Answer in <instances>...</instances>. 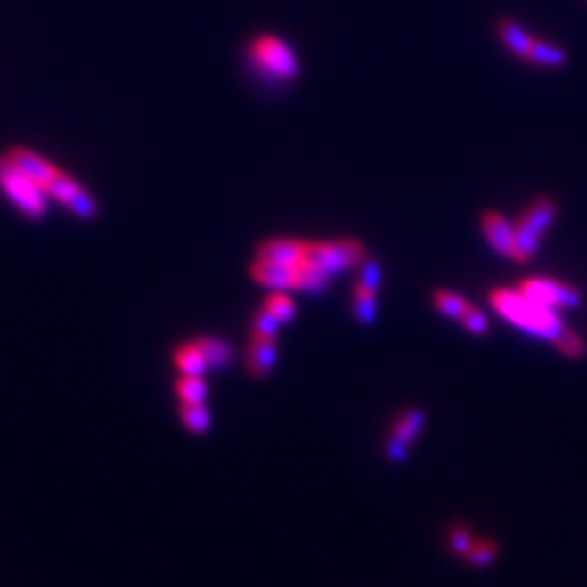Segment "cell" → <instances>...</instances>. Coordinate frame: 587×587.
<instances>
[{
	"instance_id": "obj_1",
	"label": "cell",
	"mask_w": 587,
	"mask_h": 587,
	"mask_svg": "<svg viewBox=\"0 0 587 587\" xmlns=\"http://www.w3.org/2000/svg\"><path fill=\"white\" fill-rule=\"evenodd\" d=\"M490 300L498 314L510 318L518 327L552 339V342L564 350L566 355H570V357L583 355L581 339L576 338L549 307H544V305L526 298L522 292H510V289H494V292L490 294Z\"/></svg>"
},
{
	"instance_id": "obj_2",
	"label": "cell",
	"mask_w": 587,
	"mask_h": 587,
	"mask_svg": "<svg viewBox=\"0 0 587 587\" xmlns=\"http://www.w3.org/2000/svg\"><path fill=\"white\" fill-rule=\"evenodd\" d=\"M0 190L29 218L37 220L46 214V192L29 179L7 155L0 157Z\"/></svg>"
},
{
	"instance_id": "obj_3",
	"label": "cell",
	"mask_w": 587,
	"mask_h": 587,
	"mask_svg": "<svg viewBox=\"0 0 587 587\" xmlns=\"http://www.w3.org/2000/svg\"><path fill=\"white\" fill-rule=\"evenodd\" d=\"M557 216V202L552 199L535 200L525 214L518 218L514 226V259L516 261H529L533 253L540 246L542 235L549 229Z\"/></svg>"
},
{
	"instance_id": "obj_4",
	"label": "cell",
	"mask_w": 587,
	"mask_h": 587,
	"mask_svg": "<svg viewBox=\"0 0 587 587\" xmlns=\"http://www.w3.org/2000/svg\"><path fill=\"white\" fill-rule=\"evenodd\" d=\"M250 59L255 66L276 81H294L298 77V59L294 51L274 36H261L250 44Z\"/></svg>"
},
{
	"instance_id": "obj_5",
	"label": "cell",
	"mask_w": 587,
	"mask_h": 587,
	"mask_svg": "<svg viewBox=\"0 0 587 587\" xmlns=\"http://www.w3.org/2000/svg\"><path fill=\"white\" fill-rule=\"evenodd\" d=\"M363 259H366V250L355 240L318 241V244L307 246L309 264L327 273L329 276L355 268V265H362Z\"/></svg>"
},
{
	"instance_id": "obj_6",
	"label": "cell",
	"mask_w": 587,
	"mask_h": 587,
	"mask_svg": "<svg viewBox=\"0 0 587 587\" xmlns=\"http://www.w3.org/2000/svg\"><path fill=\"white\" fill-rule=\"evenodd\" d=\"M46 196H53V199L66 205L72 214H77L78 218H94L98 211L96 200L92 199L90 192L83 190L77 181L70 179L63 172H57L51 181H48L46 187H44Z\"/></svg>"
},
{
	"instance_id": "obj_7",
	"label": "cell",
	"mask_w": 587,
	"mask_h": 587,
	"mask_svg": "<svg viewBox=\"0 0 587 587\" xmlns=\"http://www.w3.org/2000/svg\"><path fill=\"white\" fill-rule=\"evenodd\" d=\"M520 292L526 298L544 305V307H575L579 305L581 294L572 285L557 283L549 279H529L520 285Z\"/></svg>"
},
{
	"instance_id": "obj_8",
	"label": "cell",
	"mask_w": 587,
	"mask_h": 587,
	"mask_svg": "<svg viewBox=\"0 0 587 587\" xmlns=\"http://www.w3.org/2000/svg\"><path fill=\"white\" fill-rule=\"evenodd\" d=\"M307 246L309 244L305 241L296 240H268L259 246L257 259L288 265V268H300L307 261Z\"/></svg>"
},
{
	"instance_id": "obj_9",
	"label": "cell",
	"mask_w": 587,
	"mask_h": 587,
	"mask_svg": "<svg viewBox=\"0 0 587 587\" xmlns=\"http://www.w3.org/2000/svg\"><path fill=\"white\" fill-rule=\"evenodd\" d=\"M7 157L12 159L13 166H18L20 170L29 176V179H33L42 187H46L48 181L59 172L55 166L48 164L46 159H42V157L36 155V152L27 151V148H12V151L7 152Z\"/></svg>"
},
{
	"instance_id": "obj_10",
	"label": "cell",
	"mask_w": 587,
	"mask_h": 587,
	"mask_svg": "<svg viewBox=\"0 0 587 587\" xmlns=\"http://www.w3.org/2000/svg\"><path fill=\"white\" fill-rule=\"evenodd\" d=\"M481 226L485 231L487 240L490 244L494 246L501 255H510L514 257V226L510 224L501 214H494V211H487L485 216L481 218Z\"/></svg>"
},
{
	"instance_id": "obj_11",
	"label": "cell",
	"mask_w": 587,
	"mask_h": 587,
	"mask_svg": "<svg viewBox=\"0 0 587 587\" xmlns=\"http://www.w3.org/2000/svg\"><path fill=\"white\" fill-rule=\"evenodd\" d=\"M276 355H279L276 338L250 339L249 353H246V368L255 379H264L274 368Z\"/></svg>"
},
{
	"instance_id": "obj_12",
	"label": "cell",
	"mask_w": 587,
	"mask_h": 587,
	"mask_svg": "<svg viewBox=\"0 0 587 587\" xmlns=\"http://www.w3.org/2000/svg\"><path fill=\"white\" fill-rule=\"evenodd\" d=\"M296 270L298 268H288V265L270 264V261L257 259L253 264V276L265 288L274 289H296Z\"/></svg>"
},
{
	"instance_id": "obj_13",
	"label": "cell",
	"mask_w": 587,
	"mask_h": 587,
	"mask_svg": "<svg viewBox=\"0 0 587 587\" xmlns=\"http://www.w3.org/2000/svg\"><path fill=\"white\" fill-rule=\"evenodd\" d=\"M498 37L502 39V44H505L514 55L529 59L533 37L526 31H522L514 20H507V18L498 20Z\"/></svg>"
},
{
	"instance_id": "obj_14",
	"label": "cell",
	"mask_w": 587,
	"mask_h": 587,
	"mask_svg": "<svg viewBox=\"0 0 587 587\" xmlns=\"http://www.w3.org/2000/svg\"><path fill=\"white\" fill-rule=\"evenodd\" d=\"M196 346L200 348L202 357H205L207 368L209 370H220L226 368L231 362H233V348L226 339L220 338H199L194 339Z\"/></svg>"
},
{
	"instance_id": "obj_15",
	"label": "cell",
	"mask_w": 587,
	"mask_h": 587,
	"mask_svg": "<svg viewBox=\"0 0 587 587\" xmlns=\"http://www.w3.org/2000/svg\"><path fill=\"white\" fill-rule=\"evenodd\" d=\"M175 366L181 374H187V377H202V374L209 370L200 348L196 346V342L181 344V346L175 350Z\"/></svg>"
},
{
	"instance_id": "obj_16",
	"label": "cell",
	"mask_w": 587,
	"mask_h": 587,
	"mask_svg": "<svg viewBox=\"0 0 587 587\" xmlns=\"http://www.w3.org/2000/svg\"><path fill=\"white\" fill-rule=\"evenodd\" d=\"M207 394H209V387H207L202 377H187V374H183V377L176 381V396H179L181 404L205 403Z\"/></svg>"
},
{
	"instance_id": "obj_17",
	"label": "cell",
	"mask_w": 587,
	"mask_h": 587,
	"mask_svg": "<svg viewBox=\"0 0 587 587\" xmlns=\"http://www.w3.org/2000/svg\"><path fill=\"white\" fill-rule=\"evenodd\" d=\"M566 59L568 57H566V53L561 51V48L550 46V44L542 42V39H533V46L526 61L537 63V66H544V68H559L564 66Z\"/></svg>"
},
{
	"instance_id": "obj_18",
	"label": "cell",
	"mask_w": 587,
	"mask_h": 587,
	"mask_svg": "<svg viewBox=\"0 0 587 587\" xmlns=\"http://www.w3.org/2000/svg\"><path fill=\"white\" fill-rule=\"evenodd\" d=\"M422 427L424 413L420 409H409V412H404L396 420V424H394V437H398V440H403L404 444H412L418 437V433L422 431Z\"/></svg>"
},
{
	"instance_id": "obj_19",
	"label": "cell",
	"mask_w": 587,
	"mask_h": 587,
	"mask_svg": "<svg viewBox=\"0 0 587 587\" xmlns=\"http://www.w3.org/2000/svg\"><path fill=\"white\" fill-rule=\"evenodd\" d=\"M330 276L322 273L320 268L305 261L298 270H296V289H305V292H320L329 285Z\"/></svg>"
},
{
	"instance_id": "obj_20",
	"label": "cell",
	"mask_w": 587,
	"mask_h": 587,
	"mask_svg": "<svg viewBox=\"0 0 587 587\" xmlns=\"http://www.w3.org/2000/svg\"><path fill=\"white\" fill-rule=\"evenodd\" d=\"M181 420H183L185 428L192 433H205L211 427V413L205 407V403L200 404H181L179 409Z\"/></svg>"
},
{
	"instance_id": "obj_21",
	"label": "cell",
	"mask_w": 587,
	"mask_h": 587,
	"mask_svg": "<svg viewBox=\"0 0 587 587\" xmlns=\"http://www.w3.org/2000/svg\"><path fill=\"white\" fill-rule=\"evenodd\" d=\"M353 312H355V318H357L359 322H363V324L372 322L374 315H377V296H374L372 289L363 288V285L357 283V288H355Z\"/></svg>"
},
{
	"instance_id": "obj_22",
	"label": "cell",
	"mask_w": 587,
	"mask_h": 587,
	"mask_svg": "<svg viewBox=\"0 0 587 587\" xmlns=\"http://www.w3.org/2000/svg\"><path fill=\"white\" fill-rule=\"evenodd\" d=\"M281 322L265 307H261L253 318V327H250V339H270L276 338Z\"/></svg>"
},
{
	"instance_id": "obj_23",
	"label": "cell",
	"mask_w": 587,
	"mask_h": 587,
	"mask_svg": "<svg viewBox=\"0 0 587 587\" xmlns=\"http://www.w3.org/2000/svg\"><path fill=\"white\" fill-rule=\"evenodd\" d=\"M433 300H436V307L440 309L444 315H451V318H463V314L468 312L470 305L461 298V296L452 294V292H436L433 294Z\"/></svg>"
},
{
	"instance_id": "obj_24",
	"label": "cell",
	"mask_w": 587,
	"mask_h": 587,
	"mask_svg": "<svg viewBox=\"0 0 587 587\" xmlns=\"http://www.w3.org/2000/svg\"><path fill=\"white\" fill-rule=\"evenodd\" d=\"M264 307L268 309V312L273 314L279 322H288V320H292L296 315L294 300L288 298L285 294H273L268 300H265Z\"/></svg>"
},
{
	"instance_id": "obj_25",
	"label": "cell",
	"mask_w": 587,
	"mask_h": 587,
	"mask_svg": "<svg viewBox=\"0 0 587 587\" xmlns=\"http://www.w3.org/2000/svg\"><path fill=\"white\" fill-rule=\"evenodd\" d=\"M379 283H381V268H379V264L372 259H363L362 274H359V285H363V288L377 292Z\"/></svg>"
},
{
	"instance_id": "obj_26",
	"label": "cell",
	"mask_w": 587,
	"mask_h": 587,
	"mask_svg": "<svg viewBox=\"0 0 587 587\" xmlns=\"http://www.w3.org/2000/svg\"><path fill=\"white\" fill-rule=\"evenodd\" d=\"M496 555V546L492 542H483V544L472 546L470 552H468V561L472 566H487Z\"/></svg>"
},
{
	"instance_id": "obj_27",
	"label": "cell",
	"mask_w": 587,
	"mask_h": 587,
	"mask_svg": "<svg viewBox=\"0 0 587 587\" xmlns=\"http://www.w3.org/2000/svg\"><path fill=\"white\" fill-rule=\"evenodd\" d=\"M461 322H463V327H466L468 330H470V333H475V335H481V333H485V330H487L485 315L478 312L477 307H472V305L468 307V312L463 314Z\"/></svg>"
},
{
	"instance_id": "obj_28",
	"label": "cell",
	"mask_w": 587,
	"mask_h": 587,
	"mask_svg": "<svg viewBox=\"0 0 587 587\" xmlns=\"http://www.w3.org/2000/svg\"><path fill=\"white\" fill-rule=\"evenodd\" d=\"M451 546L457 555L468 557V552L472 549V542H470V533H468L466 526H455V529L451 531Z\"/></svg>"
},
{
	"instance_id": "obj_29",
	"label": "cell",
	"mask_w": 587,
	"mask_h": 587,
	"mask_svg": "<svg viewBox=\"0 0 587 587\" xmlns=\"http://www.w3.org/2000/svg\"><path fill=\"white\" fill-rule=\"evenodd\" d=\"M404 448H407V444L392 436V440H389V444H387L389 459H392V461H401V459L404 457Z\"/></svg>"
}]
</instances>
